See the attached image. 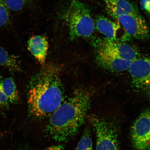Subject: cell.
Segmentation results:
<instances>
[{
    "mask_svg": "<svg viewBox=\"0 0 150 150\" xmlns=\"http://www.w3.org/2000/svg\"><path fill=\"white\" fill-rule=\"evenodd\" d=\"M59 70L55 65L45 64L32 78L28 104L29 115L33 119L49 117L63 102L64 89Z\"/></svg>",
    "mask_w": 150,
    "mask_h": 150,
    "instance_id": "1",
    "label": "cell"
},
{
    "mask_svg": "<svg viewBox=\"0 0 150 150\" xmlns=\"http://www.w3.org/2000/svg\"><path fill=\"white\" fill-rule=\"evenodd\" d=\"M91 96L88 89L77 90L50 116L46 134L59 142H67L74 137L85 121Z\"/></svg>",
    "mask_w": 150,
    "mask_h": 150,
    "instance_id": "2",
    "label": "cell"
},
{
    "mask_svg": "<svg viewBox=\"0 0 150 150\" xmlns=\"http://www.w3.org/2000/svg\"><path fill=\"white\" fill-rule=\"evenodd\" d=\"M66 18L71 40L89 37L92 35L95 23L88 7L83 3L77 0L71 2Z\"/></svg>",
    "mask_w": 150,
    "mask_h": 150,
    "instance_id": "3",
    "label": "cell"
},
{
    "mask_svg": "<svg viewBox=\"0 0 150 150\" xmlns=\"http://www.w3.org/2000/svg\"><path fill=\"white\" fill-rule=\"evenodd\" d=\"M91 120L96 135L95 150H119L117 131L113 124L99 117H93Z\"/></svg>",
    "mask_w": 150,
    "mask_h": 150,
    "instance_id": "4",
    "label": "cell"
},
{
    "mask_svg": "<svg viewBox=\"0 0 150 150\" xmlns=\"http://www.w3.org/2000/svg\"><path fill=\"white\" fill-rule=\"evenodd\" d=\"M123 26L125 34L122 37V42L134 38L139 40L150 38V30L146 21L139 14H123L116 19Z\"/></svg>",
    "mask_w": 150,
    "mask_h": 150,
    "instance_id": "5",
    "label": "cell"
},
{
    "mask_svg": "<svg viewBox=\"0 0 150 150\" xmlns=\"http://www.w3.org/2000/svg\"><path fill=\"white\" fill-rule=\"evenodd\" d=\"M131 139L134 150H150V109L142 112L134 122Z\"/></svg>",
    "mask_w": 150,
    "mask_h": 150,
    "instance_id": "6",
    "label": "cell"
},
{
    "mask_svg": "<svg viewBox=\"0 0 150 150\" xmlns=\"http://www.w3.org/2000/svg\"><path fill=\"white\" fill-rule=\"evenodd\" d=\"M128 70L135 88L150 96V56L134 60Z\"/></svg>",
    "mask_w": 150,
    "mask_h": 150,
    "instance_id": "7",
    "label": "cell"
},
{
    "mask_svg": "<svg viewBox=\"0 0 150 150\" xmlns=\"http://www.w3.org/2000/svg\"><path fill=\"white\" fill-rule=\"evenodd\" d=\"M97 51L105 52L122 59L133 61L138 59L139 52L136 48L126 43L107 38L100 40L97 45Z\"/></svg>",
    "mask_w": 150,
    "mask_h": 150,
    "instance_id": "8",
    "label": "cell"
},
{
    "mask_svg": "<svg viewBox=\"0 0 150 150\" xmlns=\"http://www.w3.org/2000/svg\"><path fill=\"white\" fill-rule=\"evenodd\" d=\"M96 59L103 68L112 72H122L128 70L132 62L111 54L97 51Z\"/></svg>",
    "mask_w": 150,
    "mask_h": 150,
    "instance_id": "9",
    "label": "cell"
},
{
    "mask_svg": "<svg viewBox=\"0 0 150 150\" xmlns=\"http://www.w3.org/2000/svg\"><path fill=\"white\" fill-rule=\"evenodd\" d=\"M108 14L116 20L123 14H139L137 6L130 0H104Z\"/></svg>",
    "mask_w": 150,
    "mask_h": 150,
    "instance_id": "10",
    "label": "cell"
},
{
    "mask_svg": "<svg viewBox=\"0 0 150 150\" xmlns=\"http://www.w3.org/2000/svg\"><path fill=\"white\" fill-rule=\"evenodd\" d=\"M48 48L47 39L42 35H35L28 41V50L42 66L45 64Z\"/></svg>",
    "mask_w": 150,
    "mask_h": 150,
    "instance_id": "11",
    "label": "cell"
},
{
    "mask_svg": "<svg viewBox=\"0 0 150 150\" xmlns=\"http://www.w3.org/2000/svg\"><path fill=\"white\" fill-rule=\"evenodd\" d=\"M96 27L98 30L106 37V38L113 41L118 40L117 32L120 26L102 15H98L96 18Z\"/></svg>",
    "mask_w": 150,
    "mask_h": 150,
    "instance_id": "12",
    "label": "cell"
},
{
    "mask_svg": "<svg viewBox=\"0 0 150 150\" xmlns=\"http://www.w3.org/2000/svg\"><path fill=\"white\" fill-rule=\"evenodd\" d=\"M1 87L9 103L16 104L18 101L19 97L16 86L12 77L7 78L1 81Z\"/></svg>",
    "mask_w": 150,
    "mask_h": 150,
    "instance_id": "13",
    "label": "cell"
},
{
    "mask_svg": "<svg viewBox=\"0 0 150 150\" xmlns=\"http://www.w3.org/2000/svg\"><path fill=\"white\" fill-rule=\"evenodd\" d=\"M0 66L12 71H20L21 69L16 57L8 53L0 46Z\"/></svg>",
    "mask_w": 150,
    "mask_h": 150,
    "instance_id": "14",
    "label": "cell"
},
{
    "mask_svg": "<svg viewBox=\"0 0 150 150\" xmlns=\"http://www.w3.org/2000/svg\"><path fill=\"white\" fill-rule=\"evenodd\" d=\"M76 150H93L92 140L88 131L86 130L84 131Z\"/></svg>",
    "mask_w": 150,
    "mask_h": 150,
    "instance_id": "15",
    "label": "cell"
},
{
    "mask_svg": "<svg viewBox=\"0 0 150 150\" xmlns=\"http://www.w3.org/2000/svg\"><path fill=\"white\" fill-rule=\"evenodd\" d=\"M9 10L18 11L27 6L32 0H4Z\"/></svg>",
    "mask_w": 150,
    "mask_h": 150,
    "instance_id": "16",
    "label": "cell"
},
{
    "mask_svg": "<svg viewBox=\"0 0 150 150\" xmlns=\"http://www.w3.org/2000/svg\"><path fill=\"white\" fill-rule=\"evenodd\" d=\"M10 22L9 9L4 0H0V28L8 25Z\"/></svg>",
    "mask_w": 150,
    "mask_h": 150,
    "instance_id": "17",
    "label": "cell"
},
{
    "mask_svg": "<svg viewBox=\"0 0 150 150\" xmlns=\"http://www.w3.org/2000/svg\"><path fill=\"white\" fill-rule=\"evenodd\" d=\"M1 81L0 80V109H5L8 108L9 102L5 94L1 87Z\"/></svg>",
    "mask_w": 150,
    "mask_h": 150,
    "instance_id": "18",
    "label": "cell"
},
{
    "mask_svg": "<svg viewBox=\"0 0 150 150\" xmlns=\"http://www.w3.org/2000/svg\"><path fill=\"white\" fill-rule=\"evenodd\" d=\"M140 1L142 9L150 17V0H140Z\"/></svg>",
    "mask_w": 150,
    "mask_h": 150,
    "instance_id": "19",
    "label": "cell"
},
{
    "mask_svg": "<svg viewBox=\"0 0 150 150\" xmlns=\"http://www.w3.org/2000/svg\"><path fill=\"white\" fill-rule=\"evenodd\" d=\"M44 150H64V147L62 145H57L50 146Z\"/></svg>",
    "mask_w": 150,
    "mask_h": 150,
    "instance_id": "20",
    "label": "cell"
}]
</instances>
